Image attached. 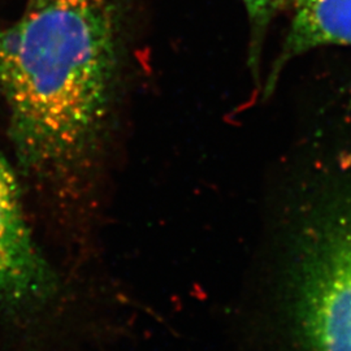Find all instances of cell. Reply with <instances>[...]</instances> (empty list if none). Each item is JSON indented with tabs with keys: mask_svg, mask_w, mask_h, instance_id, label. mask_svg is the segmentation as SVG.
Listing matches in <instances>:
<instances>
[{
	"mask_svg": "<svg viewBox=\"0 0 351 351\" xmlns=\"http://www.w3.org/2000/svg\"><path fill=\"white\" fill-rule=\"evenodd\" d=\"M68 1H88V0H68Z\"/></svg>",
	"mask_w": 351,
	"mask_h": 351,
	"instance_id": "cell-6",
	"label": "cell"
},
{
	"mask_svg": "<svg viewBox=\"0 0 351 351\" xmlns=\"http://www.w3.org/2000/svg\"><path fill=\"white\" fill-rule=\"evenodd\" d=\"M113 71L107 0H30L0 34V85L26 167L66 175L88 159L104 124Z\"/></svg>",
	"mask_w": 351,
	"mask_h": 351,
	"instance_id": "cell-1",
	"label": "cell"
},
{
	"mask_svg": "<svg viewBox=\"0 0 351 351\" xmlns=\"http://www.w3.org/2000/svg\"><path fill=\"white\" fill-rule=\"evenodd\" d=\"M243 4L252 29L254 45L251 49L255 52L261 49L262 37H264L268 26L289 5L294 4V0H243Z\"/></svg>",
	"mask_w": 351,
	"mask_h": 351,
	"instance_id": "cell-5",
	"label": "cell"
},
{
	"mask_svg": "<svg viewBox=\"0 0 351 351\" xmlns=\"http://www.w3.org/2000/svg\"><path fill=\"white\" fill-rule=\"evenodd\" d=\"M322 46H351V0H294V17L264 90L272 91L289 62Z\"/></svg>",
	"mask_w": 351,
	"mask_h": 351,
	"instance_id": "cell-4",
	"label": "cell"
},
{
	"mask_svg": "<svg viewBox=\"0 0 351 351\" xmlns=\"http://www.w3.org/2000/svg\"><path fill=\"white\" fill-rule=\"evenodd\" d=\"M289 276L300 351H351V175L333 180L302 224Z\"/></svg>",
	"mask_w": 351,
	"mask_h": 351,
	"instance_id": "cell-2",
	"label": "cell"
},
{
	"mask_svg": "<svg viewBox=\"0 0 351 351\" xmlns=\"http://www.w3.org/2000/svg\"><path fill=\"white\" fill-rule=\"evenodd\" d=\"M56 287L26 223L17 178L0 156V306L12 311L40 307Z\"/></svg>",
	"mask_w": 351,
	"mask_h": 351,
	"instance_id": "cell-3",
	"label": "cell"
},
{
	"mask_svg": "<svg viewBox=\"0 0 351 351\" xmlns=\"http://www.w3.org/2000/svg\"><path fill=\"white\" fill-rule=\"evenodd\" d=\"M0 34H1V32H0Z\"/></svg>",
	"mask_w": 351,
	"mask_h": 351,
	"instance_id": "cell-7",
	"label": "cell"
}]
</instances>
